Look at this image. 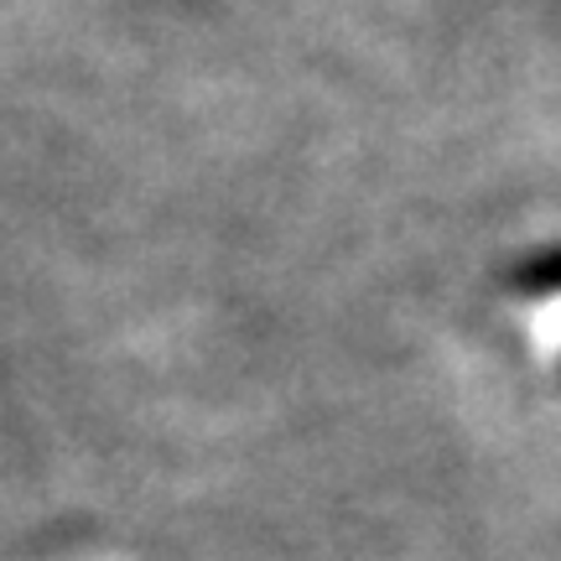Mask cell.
<instances>
[{
	"label": "cell",
	"instance_id": "6da1fadb",
	"mask_svg": "<svg viewBox=\"0 0 561 561\" xmlns=\"http://www.w3.org/2000/svg\"><path fill=\"white\" fill-rule=\"evenodd\" d=\"M510 291L515 297H561V244L551 250H536L530 261H520L510 271Z\"/></svg>",
	"mask_w": 561,
	"mask_h": 561
}]
</instances>
